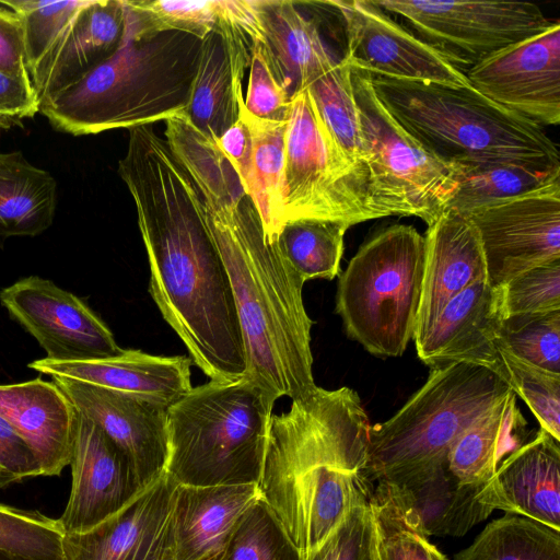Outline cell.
Segmentation results:
<instances>
[{
    "mask_svg": "<svg viewBox=\"0 0 560 560\" xmlns=\"http://www.w3.org/2000/svg\"><path fill=\"white\" fill-rule=\"evenodd\" d=\"M503 317L501 288L482 278L454 296L415 339L418 357L431 369L456 362L479 365L505 382L498 343Z\"/></svg>",
    "mask_w": 560,
    "mask_h": 560,
    "instance_id": "d6986e66",
    "label": "cell"
},
{
    "mask_svg": "<svg viewBox=\"0 0 560 560\" xmlns=\"http://www.w3.org/2000/svg\"><path fill=\"white\" fill-rule=\"evenodd\" d=\"M306 90L339 153L364 184L368 196V168L350 66L341 58L332 68L310 82Z\"/></svg>",
    "mask_w": 560,
    "mask_h": 560,
    "instance_id": "836d02e7",
    "label": "cell"
},
{
    "mask_svg": "<svg viewBox=\"0 0 560 560\" xmlns=\"http://www.w3.org/2000/svg\"><path fill=\"white\" fill-rule=\"evenodd\" d=\"M259 15L271 69L291 98L342 58L295 2L259 0Z\"/></svg>",
    "mask_w": 560,
    "mask_h": 560,
    "instance_id": "83f0119b",
    "label": "cell"
},
{
    "mask_svg": "<svg viewBox=\"0 0 560 560\" xmlns=\"http://www.w3.org/2000/svg\"><path fill=\"white\" fill-rule=\"evenodd\" d=\"M220 560H302L278 520L258 499L243 515Z\"/></svg>",
    "mask_w": 560,
    "mask_h": 560,
    "instance_id": "f35d334b",
    "label": "cell"
},
{
    "mask_svg": "<svg viewBox=\"0 0 560 560\" xmlns=\"http://www.w3.org/2000/svg\"><path fill=\"white\" fill-rule=\"evenodd\" d=\"M0 415L27 443L42 476H59L69 466L78 410L54 381L0 384Z\"/></svg>",
    "mask_w": 560,
    "mask_h": 560,
    "instance_id": "d4e9b609",
    "label": "cell"
},
{
    "mask_svg": "<svg viewBox=\"0 0 560 560\" xmlns=\"http://www.w3.org/2000/svg\"><path fill=\"white\" fill-rule=\"evenodd\" d=\"M214 141L233 166L245 189L250 172L252 136L241 114L240 118Z\"/></svg>",
    "mask_w": 560,
    "mask_h": 560,
    "instance_id": "681fc988",
    "label": "cell"
},
{
    "mask_svg": "<svg viewBox=\"0 0 560 560\" xmlns=\"http://www.w3.org/2000/svg\"><path fill=\"white\" fill-rule=\"evenodd\" d=\"M310 560H376L371 502L354 508Z\"/></svg>",
    "mask_w": 560,
    "mask_h": 560,
    "instance_id": "ee69618b",
    "label": "cell"
},
{
    "mask_svg": "<svg viewBox=\"0 0 560 560\" xmlns=\"http://www.w3.org/2000/svg\"><path fill=\"white\" fill-rule=\"evenodd\" d=\"M470 85L534 124L560 122V22L510 45L466 71Z\"/></svg>",
    "mask_w": 560,
    "mask_h": 560,
    "instance_id": "9a60e30c",
    "label": "cell"
},
{
    "mask_svg": "<svg viewBox=\"0 0 560 560\" xmlns=\"http://www.w3.org/2000/svg\"><path fill=\"white\" fill-rule=\"evenodd\" d=\"M505 382L528 406L540 429L560 442V374L521 360L499 346Z\"/></svg>",
    "mask_w": 560,
    "mask_h": 560,
    "instance_id": "ab89813d",
    "label": "cell"
},
{
    "mask_svg": "<svg viewBox=\"0 0 560 560\" xmlns=\"http://www.w3.org/2000/svg\"><path fill=\"white\" fill-rule=\"evenodd\" d=\"M250 45L246 33L225 22L201 39L198 70L184 116L213 140L240 118Z\"/></svg>",
    "mask_w": 560,
    "mask_h": 560,
    "instance_id": "44dd1931",
    "label": "cell"
},
{
    "mask_svg": "<svg viewBox=\"0 0 560 560\" xmlns=\"http://www.w3.org/2000/svg\"><path fill=\"white\" fill-rule=\"evenodd\" d=\"M371 505L376 560H448L429 538L407 528L385 510Z\"/></svg>",
    "mask_w": 560,
    "mask_h": 560,
    "instance_id": "f6af8a7d",
    "label": "cell"
},
{
    "mask_svg": "<svg viewBox=\"0 0 560 560\" xmlns=\"http://www.w3.org/2000/svg\"><path fill=\"white\" fill-rule=\"evenodd\" d=\"M51 378L126 454L143 489L163 476L168 459L167 407L75 380Z\"/></svg>",
    "mask_w": 560,
    "mask_h": 560,
    "instance_id": "ac0fdd59",
    "label": "cell"
},
{
    "mask_svg": "<svg viewBox=\"0 0 560 560\" xmlns=\"http://www.w3.org/2000/svg\"><path fill=\"white\" fill-rule=\"evenodd\" d=\"M498 343L521 360L560 374V310L504 316Z\"/></svg>",
    "mask_w": 560,
    "mask_h": 560,
    "instance_id": "8d00e7d4",
    "label": "cell"
},
{
    "mask_svg": "<svg viewBox=\"0 0 560 560\" xmlns=\"http://www.w3.org/2000/svg\"><path fill=\"white\" fill-rule=\"evenodd\" d=\"M375 219L417 217L432 224L457 190L459 171L430 153L378 100L371 74L350 67Z\"/></svg>",
    "mask_w": 560,
    "mask_h": 560,
    "instance_id": "ba28073f",
    "label": "cell"
},
{
    "mask_svg": "<svg viewBox=\"0 0 560 560\" xmlns=\"http://www.w3.org/2000/svg\"><path fill=\"white\" fill-rule=\"evenodd\" d=\"M480 501L560 530V446L540 429L509 454L482 487Z\"/></svg>",
    "mask_w": 560,
    "mask_h": 560,
    "instance_id": "ffe728a7",
    "label": "cell"
},
{
    "mask_svg": "<svg viewBox=\"0 0 560 560\" xmlns=\"http://www.w3.org/2000/svg\"><path fill=\"white\" fill-rule=\"evenodd\" d=\"M500 288L504 316L560 310V258L523 271Z\"/></svg>",
    "mask_w": 560,
    "mask_h": 560,
    "instance_id": "b9f144b4",
    "label": "cell"
},
{
    "mask_svg": "<svg viewBox=\"0 0 560 560\" xmlns=\"http://www.w3.org/2000/svg\"><path fill=\"white\" fill-rule=\"evenodd\" d=\"M85 1H0L1 5L13 10L21 19L30 75L84 5Z\"/></svg>",
    "mask_w": 560,
    "mask_h": 560,
    "instance_id": "60d3db41",
    "label": "cell"
},
{
    "mask_svg": "<svg viewBox=\"0 0 560 560\" xmlns=\"http://www.w3.org/2000/svg\"><path fill=\"white\" fill-rule=\"evenodd\" d=\"M118 174L136 206L149 292L163 318L210 381L244 377L247 351L233 289L189 175L152 125L129 129Z\"/></svg>",
    "mask_w": 560,
    "mask_h": 560,
    "instance_id": "7a4b0ae2",
    "label": "cell"
},
{
    "mask_svg": "<svg viewBox=\"0 0 560 560\" xmlns=\"http://www.w3.org/2000/svg\"><path fill=\"white\" fill-rule=\"evenodd\" d=\"M124 7L138 36L177 31L202 39L225 22L264 40L259 0H124Z\"/></svg>",
    "mask_w": 560,
    "mask_h": 560,
    "instance_id": "f1b7e54d",
    "label": "cell"
},
{
    "mask_svg": "<svg viewBox=\"0 0 560 560\" xmlns=\"http://www.w3.org/2000/svg\"><path fill=\"white\" fill-rule=\"evenodd\" d=\"M57 184L21 151L0 152V247L13 236H36L54 222Z\"/></svg>",
    "mask_w": 560,
    "mask_h": 560,
    "instance_id": "4dcf8cb0",
    "label": "cell"
},
{
    "mask_svg": "<svg viewBox=\"0 0 560 560\" xmlns=\"http://www.w3.org/2000/svg\"><path fill=\"white\" fill-rule=\"evenodd\" d=\"M38 476L42 471L34 453L0 415V487Z\"/></svg>",
    "mask_w": 560,
    "mask_h": 560,
    "instance_id": "bcb514c9",
    "label": "cell"
},
{
    "mask_svg": "<svg viewBox=\"0 0 560 560\" xmlns=\"http://www.w3.org/2000/svg\"><path fill=\"white\" fill-rule=\"evenodd\" d=\"M258 499L256 483L177 485L170 515L176 560H220L241 518Z\"/></svg>",
    "mask_w": 560,
    "mask_h": 560,
    "instance_id": "cb8c5ba5",
    "label": "cell"
},
{
    "mask_svg": "<svg viewBox=\"0 0 560 560\" xmlns=\"http://www.w3.org/2000/svg\"><path fill=\"white\" fill-rule=\"evenodd\" d=\"M0 560H19V559L0 552Z\"/></svg>",
    "mask_w": 560,
    "mask_h": 560,
    "instance_id": "816d5d0a",
    "label": "cell"
},
{
    "mask_svg": "<svg viewBox=\"0 0 560 560\" xmlns=\"http://www.w3.org/2000/svg\"><path fill=\"white\" fill-rule=\"evenodd\" d=\"M0 71L31 80L20 16L0 4Z\"/></svg>",
    "mask_w": 560,
    "mask_h": 560,
    "instance_id": "c3c4849f",
    "label": "cell"
},
{
    "mask_svg": "<svg viewBox=\"0 0 560 560\" xmlns=\"http://www.w3.org/2000/svg\"><path fill=\"white\" fill-rule=\"evenodd\" d=\"M200 48L201 39L177 31L138 36L125 13L118 49L78 81L43 98L39 113L57 130L73 136L184 115Z\"/></svg>",
    "mask_w": 560,
    "mask_h": 560,
    "instance_id": "3957f363",
    "label": "cell"
},
{
    "mask_svg": "<svg viewBox=\"0 0 560 560\" xmlns=\"http://www.w3.org/2000/svg\"><path fill=\"white\" fill-rule=\"evenodd\" d=\"M303 219L349 226L375 219L364 184L339 153L306 89L291 98L284 166V224Z\"/></svg>",
    "mask_w": 560,
    "mask_h": 560,
    "instance_id": "30bf717a",
    "label": "cell"
},
{
    "mask_svg": "<svg viewBox=\"0 0 560 560\" xmlns=\"http://www.w3.org/2000/svg\"><path fill=\"white\" fill-rule=\"evenodd\" d=\"M0 303L59 362L86 361L121 352L107 325L73 293L28 276L0 290Z\"/></svg>",
    "mask_w": 560,
    "mask_h": 560,
    "instance_id": "5bb4252c",
    "label": "cell"
},
{
    "mask_svg": "<svg viewBox=\"0 0 560 560\" xmlns=\"http://www.w3.org/2000/svg\"><path fill=\"white\" fill-rule=\"evenodd\" d=\"M424 273L415 338L435 320L444 306L471 283L487 278L478 232L469 219L446 209L424 234Z\"/></svg>",
    "mask_w": 560,
    "mask_h": 560,
    "instance_id": "603a6c76",
    "label": "cell"
},
{
    "mask_svg": "<svg viewBox=\"0 0 560 560\" xmlns=\"http://www.w3.org/2000/svg\"><path fill=\"white\" fill-rule=\"evenodd\" d=\"M454 560H560V530L505 514L490 522Z\"/></svg>",
    "mask_w": 560,
    "mask_h": 560,
    "instance_id": "e575fe53",
    "label": "cell"
},
{
    "mask_svg": "<svg viewBox=\"0 0 560 560\" xmlns=\"http://www.w3.org/2000/svg\"><path fill=\"white\" fill-rule=\"evenodd\" d=\"M124 26V0H86L31 73L38 102L110 57L121 43Z\"/></svg>",
    "mask_w": 560,
    "mask_h": 560,
    "instance_id": "484cf974",
    "label": "cell"
},
{
    "mask_svg": "<svg viewBox=\"0 0 560 560\" xmlns=\"http://www.w3.org/2000/svg\"><path fill=\"white\" fill-rule=\"evenodd\" d=\"M455 67L467 71L553 21L529 2L374 0Z\"/></svg>",
    "mask_w": 560,
    "mask_h": 560,
    "instance_id": "8fae6325",
    "label": "cell"
},
{
    "mask_svg": "<svg viewBox=\"0 0 560 560\" xmlns=\"http://www.w3.org/2000/svg\"><path fill=\"white\" fill-rule=\"evenodd\" d=\"M343 26L345 61L354 69L395 80L471 86L455 67L374 0L326 1Z\"/></svg>",
    "mask_w": 560,
    "mask_h": 560,
    "instance_id": "4fadbf2b",
    "label": "cell"
},
{
    "mask_svg": "<svg viewBox=\"0 0 560 560\" xmlns=\"http://www.w3.org/2000/svg\"><path fill=\"white\" fill-rule=\"evenodd\" d=\"M59 520L0 503V552L19 560H65Z\"/></svg>",
    "mask_w": 560,
    "mask_h": 560,
    "instance_id": "74e56055",
    "label": "cell"
},
{
    "mask_svg": "<svg viewBox=\"0 0 560 560\" xmlns=\"http://www.w3.org/2000/svg\"><path fill=\"white\" fill-rule=\"evenodd\" d=\"M424 254L413 226L394 224L363 243L341 273L336 312L349 338L371 354L400 357L415 338Z\"/></svg>",
    "mask_w": 560,
    "mask_h": 560,
    "instance_id": "52a82bcc",
    "label": "cell"
},
{
    "mask_svg": "<svg viewBox=\"0 0 560 560\" xmlns=\"http://www.w3.org/2000/svg\"><path fill=\"white\" fill-rule=\"evenodd\" d=\"M177 483L164 472L119 512L81 534H65V560H139L164 532Z\"/></svg>",
    "mask_w": 560,
    "mask_h": 560,
    "instance_id": "4316f807",
    "label": "cell"
},
{
    "mask_svg": "<svg viewBox=\"0 0 560 560\" xmlns=\"http://www.w3.org/2000/svg\"><path fill=\"white\" fill-rule=\"evenodd\" d=\"M371 79L392 117L445 163L456 167L500 162L560 165L558 147L542 127L472 86Z\"/></svg>",
    "mask_w": 560,
    "mask_h": 560,
    "instance_id": "277c9868",
    "label": "cell"
},
{
    "mask_svg": "<svg viewBox=\"0 0 560 560\" xmlns=\"http://www.w3.org/2000/svg\"><path fill=\"white\" fill-rule=\"evenodd\" d=\"M526 425L511 392L460 435L447 457L450 470L463 485L485 486L502 458L525 443Z\"/></svg>",
    "mask_w": 560,
    "mask_h": 560,
    "instance_id": "f546056e",
    "label": "cell"
},
{
    "mask_svg": "<svg viewBox=\"0 0 560 560\" xmlns=\"http://www.w3.org/2000/svg\"><path fill=\"white\" fill-rule=\"evenodd\" d=\"M511 387L489 369L456 362L431 369L409 400L388 420L371 425L365 476L370 481L447 464L450 451Z\"/></svg>",
    "mask_w": 560,
    "mask_h": 560,
    "instance_id": "8992f818",
    "label": "cell"
},
{
    "mask_svg": "<svg viewBox=\"0 0 560 560\" xmlns=\"http://www.w3.org/2000/svg\"><path fill=\"white\" fill-rule=\"evenodd\" d=\"M165 141L189 175L202 220L233 289L248 369L246 378L275 400L314 389L303 279L270 241L252 198L215 141L186 117L165 121Z\"/></svg>",
    "mask_w": 560,
    "mask_h": 560,
    "instance_id": "6da1fadb",
    "label": "cell"
},
{
    "mask_svg": "<svg viewBox=\"0 0 560 560\" xmlns=\"http://www.w3.org/2000/svg\"><path fill=\"white\" fill-rule=\"evenodd\" d=\"M376 481L371 503L427 538L464 536L493 512L480 501L483 486L460 483L447 464L392 475Z\"/></svg>",
    "mask_w": 560,
    "mask_h": 560,
    "instance_id": "2e32d148",
    "label": "cell"
},
{
    "mask_svg": "<svg viewBox=\"0 0 560 560\" xmlns=\"http://www.w3.org/2000/svg\"><path fill=\"white\" fill-rule=\"evenodd\" d=\"M275 402L245 376L191 387L167 409L165 472L182 486L257 485Z\"/></svg>",
    "mask_w": 560,
    "mask_h": 560,
    "instance_id": "5b68a950",
    "label": "cell"
},
{
    "mask_svg": "<svg viewBox=\"0 0 560 560\" xmlns=\"http://www.w3.org/2000/svg\"><path fill=\"white\" fill-rule=\"evenodd\" d=\"M463 214L478 232L487 279L495 288L560 258V179Z\"/></svg>",
    "mask_w": 560,
    "mask_h": 560,
    "instance_id": "7c38bea8",
    "label": "cell"
},
{
    "mask_svg": "<svg viewBox=\"0 0 560 560\" xmlns=\"http://www.w3.org/2000/svg\"><path fill=\"white\" fill-rule=\"evenodd\" d=\"M350 226L336 221L303 219L287 222L276 241L304 282L331 280L340 272L343 236Z\"/></svg>",
    "mask_w": 560,
    "mask_h": 560,
    "instance_id": "d590c367",
    "label": "cell"
},
{
    "mask_svg": "<svg viewBox=\"0 0 560 560\" xmlns=\"http://www.w3.org/2000/svg\"><path fill=\"white\" fill-rule=\"evenodd\" d=\"M139 560H176L170 518L160 538L150 551Z\"/></svg>",
    "mask_w": 560,
    "mask_h": 560,
    "instance_id": "f907efd6",
    "label": "cell"
},
{
    "mask_svg": "<svg viewBox=\"0 0 560 560\" xmlns=\"http://www.w3.org/2000/svg\"><path fill=\"white\" fill-rule=\"evenodd\" d=\"M241 116L252 136L250 172L245 190L259 212L267 237L276 241L284 225L287 121L254 117L244 103Z\"/></svg>",
    "mask_w": 560,
    "mask_h": 560,
    "instance_id": "1f68e13d",
    "label": "cell"
},
{
    "mask_svg": "<svg viewBox=\"0 0 560 560\" xmlns=\"http://www.w3.org/2000/svg\"><path fill=\"white\" fill-rule=\"evenodd\" d=\"M370 428L352 388L316 386L293 399L288 411L270 419L259 498L322 466L365 474Z\"/></svg>",
    "mask_w": 560,
    "mask_h": 560,
    "instance_id": "9c48e42d",
    "label": "cell"
},
{
    "mask_svg": "<svg viewBox=\"0 0 560 560\" xmlns=\"http://www.w3.org/2000/svg\"><path fill=\"white\" fill-rule=\"evenodd\" d=\"M244 104L254 117L288 120L291 96L276 78L261 40H252L249 81Z\"/></svg>",
    "mask_w": 560,
    "mask_h": 560,
    "instance_id": "7bdbcfd3",
    "label": "cell"
},
{
    "mask_svg": "<svg viewBox=\"0 0 560 560\" xmlns=\"http://www.w3.org/2000/svg\"><path fill=\"white\" fill-rule=\"evenodd\" d=\"M71 488L58 518L65 534H81L109 518L144 489L120 447L78 411L71 459Z\"/></svg>",
    "mask_w": 560,
    "mask_h": 560,
    "instance_id": "e0dca14e",
    "label": "cell"
},
{
    "mask_svg": "<svg viewBox=\"0 0 560 560\" xmlns=\"http://www.w3.org/2000/svg\"><path fill=\"white\" fill-rule=\"evenodd\" d=\"M191 359L187 355H154L140 350L95 360L59 362L38 359L30 369L61 376L170 407L191 389Z\"/></svg>",
    "mask_w": 560,
    "mask_h": 560,
    "instance_id": "7402d4cb",
    "label": "cell"
},
{
    "mask_svg": "<svg viewBox=\"0 0 560 560\" xmlns=\"http://www.w3.org/2000/svg\"><path fill=\"white\" fill-rule=\"evenodd\" d=\"M38 112L33 82L0 71V129L23 126Z\"/></svg>",
    "mask_w": 560,
    "mask_h": 560,
    "instance_id": "7dc6e473",
    "label": "cell"
},
{
    "mask_svg": "<svg viewBox=\"0 0 560 560\" xmlns=\"http://www.w3.org/2000/svg\"><path fill=\"white\" fill-rule=\"evenodd\" d=\"M457 168L458 187L446 209L460 213L533 191L560 179V165L544 163L500 162Z\"/></svg>",
    "mask_w": 560,
    "mask_h": 560,
    "instance_id": "d6a6232c",
    "label": "cell"
}]
</instances>
